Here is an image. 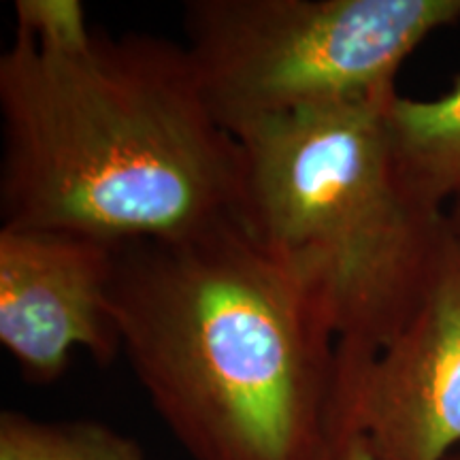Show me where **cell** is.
<instances>
[{
  "instance_id": "cell-1",
  "label": "cell",
  "mask_w": 460,
  "mask_h": 460,
  "mask_svg": "<svg viewBox=\"0 0 460 460\" xmlns=\"http://www.w3.org/2000/svg\"><path fill=\"white\" fill-rule=\"evenodd\" d=\"M3 226L111 245L237 216L243 154L181 43L107 37L79 0H17L0 56Z\"/></svg>"
},
{
  "instance_id": "cell-2",
  "label": "cell",
  "mask_w": 460,
  "mask_h": 460,
  "mask_svg": "<svg viewBox=\"0 0 460 460\" xmlns=\"http://www.w3.org/2000/svg\"><path fill=\"white\" fill-rule=\"evenodd\" d=\"M109 298L141 388L194 460H324L335 329L239 214L115 245Z\"/></svg>"
},
{
  "instance_id": "cell-3",
  "label": "cell",
  "mask_w": 460,
  "mask_h": 460,
  "mask_svg": "<svg viewBox=\"0 0 460 460\" xmlns=\"http://www.w3.org/2000/svg\"><path fill=\"white\" fill-rule=\"evenodd\" d=\"M399 92L267 119L234 137L239 217L329 315L337 362L388 343L427 288L447 220L402 180L388 130Z\"/></svg>"
},
{
  "instance_id": "cell-4",
  "label": "cell",
  "mask_w": 460,
  "mask_h": 460,
  "mask_svg": "<svg viewBox=\"0 0 460 460\" xmlns=\"http://www.w3.org/2000/svg\"><path fill=\"white\" fill-rule=\"evenodd\" d=\"M460 0H190L183 37L194 77L233 137L305 109L393 92Z\"/></svg>"
},
{
  "instance_id": "cell-5",
  "label": "cell",
  "mask_w": 460,
  "mask_h": 460,
  "mask_svg": "<svg viewBox=\"0 0 460 460\" xmlns=\"http://www.w3.org/2000/svg\"><path fill=\"white\" fill-rule=\"evenodd\" d=\"M377 460H447L460 446V243L447 228L427 288L376 354L337 362L332 429Z\"/></svg>"
},
{
  "instance_id": "cell-6",
  "label": "cell",
  "mask_w": 460,
  "mask_h": 460,
  "mask_svg": "<svg viewBox=\"0 0 460 460\" xmlns=\"http://www.w3.org/2000/svg\"><path fill=\"white\" fill-rule=\"evenodd\" d=\"M115 245L65 230L0 226V343L34 386L65 376L75 349L122 352L111 290Z\"/></svg>"
},
{
  "instance_id": "cell-7",
  "label": "cell",
  "mask_w": 460,
  "mask_h": 460,
  "mask_svg": "<svg viewBox=\"0 0 460 460\" xmlns=\"http://www.w3.org/2000/svg\"><path fill=\"white\" fill-rule=\"evenodd\" d=\"M388 130L402 180L418 199L446 211L460 192V75L437 99L396 94Z\"/></svg>"
},
{
  "instance_id": "cell-8",
  "label": "cell",
  "mask_w": 460,
  "mask_h": 460,
  "mask_svg": "<svg viewBox=\"0 0 460 460\" xmlns=\"http://www.w3.org/2000/svg\"><path fill=\"white\" fill-rule=\"evenodd\" d=\"M0 460H146V452L132 437L99 420H43L4 410Z\"/></svg>"
},
{
  "instance_id": "cell-9",
  "label": "cell",
  "mask_w": 460,
  "mask_h": 460,
  "mask_svg": "<svg viewBox=\"0 0 460 460\" xmlns=\"http://www.w3.org/2000/svg\"><path fill=\"white\" fill-rule=\"evenodd\" d=\"M324 460H377L373 456L371 447L362 439L360 433L352 429L337 427L332 429L329 450Z\"/></svg>"
},
{
  "instance_id": "cell-10",
  "label": "cell",
  "mask_w": 460,
  "mask_h": 460,
  "mask_svg": "<svg viewBox=\"0 0 460 460\" xmlns=\"http://www.w3.org/2000/svg\"><path fill=\"white\" fill-rule=\"evenodd\" d=\"M446 220H447V228H450V233L460 243V192L450 200V203H447Z\"/></svg>"
},
{
  "instance_id": "cell-11",
  "label": "cell",
  "mask_w": 460,
  "mask_h": 460,
  "mask_svg": "<svg viewBox=\"0 0 460 460\" xmlns=\"http://www.w3.org/2000/svg\"><path fill=\"white\" fill-rule=\"evenodd\" d=\"M447 460H460V454H452V456L447 458Z\"/></svg>"
}]
</instances>
